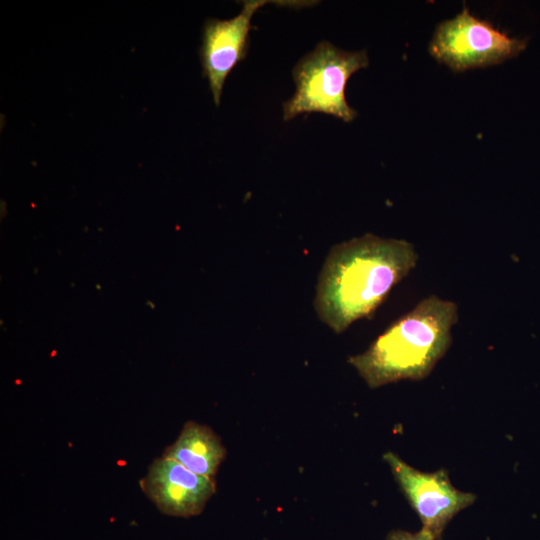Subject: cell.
<instances>
[{"instance_id": "6da1fadb", "label": "cell", "mask_w": 540, "mask_h": 540, "mask_svg": "<svg viewBox=\"0 0 540 540\" xmlns=\"http://www.w3.org/2000/svg\"><path fill=\"white\" fill-rule=\"evenodd\" d=\"M418 253L405 239L366 233L335 244L318 275L314 309L332 331L368 318L413 270Z\"/></svg>"}, {"instance_id": "7a4b0ae2", "label": "cell", "mask_w": 540, "mask_h": 540, "mask_svg": "<svg viewBox=\"0 0 540 540\" xmlns=\"http://www.w3.org/2000/svg\"><path fill=\"white\" fill-rule=\"evenodd\" d=\"M458 322L455 302L429 295L383 331L348 362L370 388L401 380H422L446 354Z\"/></svg>"}, {"instance_id": "3957f363", "label": "cell", "mask_w": 540, "mask_h": 540, "mask_svg": "<svg viewBox=\"0 0 540 540\" xmlns=\"http://www.w3.org/2000/svg\"><path fill=\"white\" fill-rule=\"evenodd\" d=\"M368 65L365 50L345 51L328 41L318 43L292 70L296 89L283 104L284 120L319 112L351 122L357 112L346 101V84L352 74Z\"/></svg>"}, {"instance_id": "277c9868", "label": "cell", "mask_w": 540, "mask_h": 540, "mask_svg": "<svg viewBox=\"0 0 540 540\" xmlns=\"http://www.w3.org/2000/svg\"><path fill=\"white\" fill-rule=\"evenodd\" d=\"M526 39L510 37L465 6L456 17L441 22L430 42V54L453 71L496 65L517 56Z\"/></svg>"}, {"instance_id": "5b68a950", "label": "cell", "mask_w": 540, "mask_h": 540, "mask_svg": "<svg viewBox=\"0 0 540 540\" xmlns=\"http://www.w3.org/2000/svg\"><path fill=\"white\" fill-rule=\"evenodd\" d=\"M383 459L402 493L422 522L424 533L438 539L450 520L462 509L473 504L476 495L455 488L443 470L422 472L404 462L393 452Z\"/></svg>"}, {"instance_id": "8992f818", "label": "cell", "mask_w": 540, "mask_h": 540, "mask_svg": "<svg viewBox=\"0 0 540 540\" xmlns=\"http://www.w3.org/2000/svg\"><path fill=\"white\" fill-rule=\"evenodd\" d=\"M266 3L268 1H243V8L235 17L208 19L204 24L199 56L216 106L220 104L227 76L247 56L251 19Z\"/></svg>"}, {"instance_id": "52a82bcc", "label": "cell", "mask_w": 540, "mask_h": 540, "mask_svg": "<svg viewBox=\"0 0 540 540\" xmlns=\"http://www.w3.org/2000/svg\"><path fill=\"white\" fill-rule=\"evenodd\" d=\"M139 485L160 512L174 517L200 514L216 491L214 479L164 456L151 463Z\"/></svg>"}, {"instance_id": "ba28073f", "label": "cell", "mask_w": 540, "mask_h": 540, "mask_svg": "<svg viewBox=\"0 0 540 540\" xmlns=\"http://www.w3.org/2000/svg\"><path fill=\"white\" fill-rule=\"evenodd\" d=\"M226 454L221 438L213 429L187 421L162 456L179 462L194 473L214 479Z\"/></svg>"}, {"instance_id": "9c48e42d", "label": "cell", "mask_w": 540, "mask_h": 540, "mask_svg": "<svg viewBox=\"0 0 540 540\" xmlns=\"http://www.w3.org/2000/svg\"><path fill=\"white\" fill-rule=\"evenodd\" d=\"M386 540H434V539L421 530L418 531L417 533H411V532H407L403 530H393L388 534Z\"/></svg>"}]
</instances>
